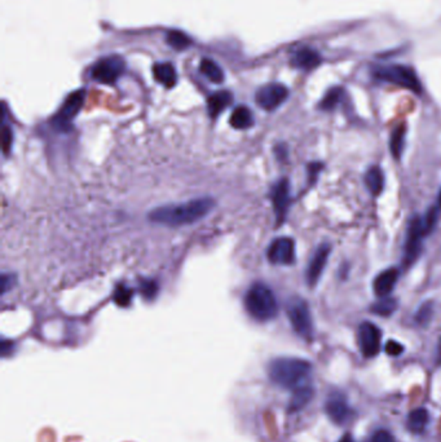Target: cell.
Instances as JSON below:
<instances>
[{"mask_svg":"<svg viewBox=\"0 0 441 442\" xmlns=\"http://www.w3.org/2000/svg\"><path fill=\"white\" fill-rule=\"evenodd\" d=\"M427 234L429 233L424 228L422 217H413L408 228V234H406V241L404 247V257H402L404 267H411L418 259L421 254L422 241Z\"/></svg>","mask_w":441,"mask_h":442,"instance_id":"6","label":"cell"},{"mask_svg":"<svg viewBox=\"0 0 441 442\" xmlns=\"http://www.w3.org/2000/svg\"><path fill=\"white\" fill-rule=\"evenodd\" d=\"M268 260L272 264L290 265L295 260V243L291 238L281 237L276 238L268 247Z\"/></svg>","mask_w":441,"mask_h":442,"instance_id":"10","label":"cell"},{"mask_svg":"<svg viewBox=\"0 0 441 442\" xmlns=\"http://www.w3.org/2000/svg\"><path fill=\"white\" fill-rule=\"evenodd\" d=\"M382 332L371 322H362L359 328V345L362 354L368 359L375 357L380 350Z\"/></svg>","mask_w":441,"mask_h":442,"instance_id":"11","label":"cell"},{"mask_svg":"<svg viewBox=\"0 0 441 442\" xmlns=\"http://www.w3.org/2000/svg\"><path fill=\"white\" fill-rule=\"evenodd\" d=\"M1 137H3V150H4V153H7L10 150V145H12V130L10 127L4 125Z\"/></svg>","mask_w":441,"mask_h":442,"instance_id":"32","label":"cell"},{"mask_svg":"<svg viewBox=\"0 0 441 442\" xmlns=\"http://www.w3.org/2000/svg\"><path fill=\"white\" fill-rule=\"evenodd\" d=\"M166 41L171 48H174L175 51L179 52L188 50L193 44L192 38L188 34L180 30L168 31L167 37H166Z\"/></svg>","mask_w":441,"mask_h":442,"instance_id":"23","label":"cell"},{"mask_svg":"<svg viewBox=\"0 0 441 442\" xmlns=\"http://www.w3.org/2000/svg\"><path fill=\"white\" fill-rule=\"evenodd\" d=\"M140 292L143 294V297L148 300H152V299L157 297V292H158V286H157V282L154 281H149V279H143L141 283H140Z\"/></svg>","mask_w":441,"mask_h":442,"instance_id":"30","label":"cell"},{"mask_svg":"<svg viewBox=\"0 0 441 442\" xmlns=\"http://www.w3.org/2000/svg\"><path fill=\"white\" fill-rule=\"evenodd\" d=\"M288 90L280 83H269L257 90L255 94L257 103L264 110L272 112L288 100Z\"/></svg>","mask_w":441,"mask_h":442,"instance_id":"9","label":"cell"},{"mask_svg":"<svg viewBox=\"0 0 441 442\" xmlns=\"http://www.w3.org/2000/svg\"><path fill=\"white\" fill-rule=\"evenodd\" d=\"M429 424V412L426 409H415L409 414L408 428L413 433H421Z\"/></svg>","mask_w":441,"mask_h":442,"instance_id":"24","label":"cell"},{"mask_svg":"<svg viewBox=\"0 0 441 442\" xmlns=\"http://www.w3.org/2000/svg\"><path fill=\"white\" fill-rule=\"evenodd\" d=\"M154 79L166 88H173L177 82V74L170 62H159L153 66Z\"/></svg>","mask_w":441,"mask_h":442,"instance_id":"18","label":"cell"},{"mask_svg":"<svg viewBox=\"0 0 441 442\" xmlns=\"http://www.w3.org/2000/svg\"><path fill=\"white\" fill-rule=\"evenodd\" d=\"M330 251H331V247L329 243H322L321 246L316 248L313 257H311V260H309L307 272H306L308 286L315 288L317 285L318 279L321 277L324 268L328 263Z\"/></svg>","mask_w":441,"mask_h":442,"instance_id":"12","label":"cell"},{"mask_svg":"<svg viewBox=\"0 0 441 442\" xmlns=\"http://www.w3.org/2000/svg\"><path fill=\"white\" fill-rule=\"evenodd\" d=\"M371 442H395V439L389 431L382 430V431L374 433Z\"/></svg>","mask_w":441,"mask_h":442,"instance_id":"33","label":"cell"},{"mask_svg":"<svg viewBox=\"0 0 441 442\" xmlns=\"http://www.w3.org/2000/svg\"><path fill=\"white\" fill-rule=\"evenodd\" d=\"M286 313L297 335L304 339H311L313 335V323L307 301L297 297L290 299L286 304Z\"/></svg>","mask_w":441,"mask_h":442,"instance_id":"5","label":"cell"},{"mask_svg":"<svg viewBox=\"0 0 441 442\" xmlns=\"http://www.w3.org/2000/svg\"><path fill=\"white\" fill-rule=\"evenodd\" d=\"M325 410H326L329 418L335 424L349 422V418L352 415V410L349 409V405L340 399L329 400L326 406H325Z\"/></svg>","mask_w":441,"mask_h":442,"instance_id":"16","label":"cell"},{"mask_svg":"<svg viewBox=\"0 0 441 442\" xmlns=\"http://www.w3.org/2000/svg\"><path fill=\"white\" fill-rule=\"evenodd\" d=\"M343 96H344V91L340 87H334V88L329 90L320 103V109L325 110V112L334 110L343 100Z\"/></svg>","mask_w":441,"mask_h":442,"instance_id":"25","label":"cell"},{"mask_svg":"<svg viewBox=\"0 0 441 442\" xmlns=\"http://www.w3.org/2000/svg\"><path fill=\"white\" fill-rule=\"evenodd\" d=\"M134 297V291L130 288H127L126 285H121L115 288L114 292V300L119 307H128L131 300Z\"/></svg>","mask_w":441,"mask_h":442,"instance_id":"28","label":"cell"},{"mask_svg":"<svg viewBox=\"0 0 441 442\" xmlns=\"http://www.w3.org/2000/svg\"><path fill=\"white\" fill-rule=\"evenodd\" d=\"M338 442H355V440L352 439V436H351V434H344V436H343Z\"/></svg>","mask_w":441,"mask_h":442,"instance_id":"35","label":"cell"},{"mask_svg":"<svg viewBox=\"0 0 441 442\" xmlns=\"http://www.w3.org/2000/svg\"><path fill=\"white\" fill-rule=\"evenodd\" d=\"M405 134L406 130L404 125H399L395 128V131L391 134L390 148L392 155L399 159L402 152H404V145H405Z\"/></svg>","mask_w":441,"mask_h":442,"instance_id":"26","label":"cell"},{"mask_svg":"<svg viewBox=\"0 0 441 442\" xmlns=\"http://www.w3.org/2000/svg\"><path fill=\"white\" fill-rule=\"evenodd\" d=\"M126 70V62L118 54L104 57L95 63L92 68L93 79L101 84H114Z\"/></svg>","mask_w":441,"mask_h":442,"instance_id":"8","label":"cell"},{"mask_svg":"<svg viewBox=\"0 0 441 442\" xmlns=\"http://www.w3.org/2000/svg\"><path fill=\"white\" fill-rule=\"evenodd\" d=\"M396 308H398L396 300L387 297V298H380V301L374 303L371 307V312L378 316L387 317V316H391L396 310Z\"/></svg>","mask_w":441,"mask_h":442,"instance_id":"27","label":"cell"},{"mask_svg":"<svg viewBox=\"0 0 441 442\" xmlns=\"http://www.w3.org/2000/svg\"><path fill=\"white\" fill-rule=\"evenodd\" d=\"M312 372V365L306 360L282 357L276 359L269 363L268 374L271 381L286 390H297L307 385L309 375Z\"/></svg>","mask_w":441,"mask_h":442,"instance_id":"2","label":"cell"},{"mask_svg":"<svg viewBox=\"0 0 441 442\" xmlns=\"http://www.w3.org/2000/svg\"><path fill=\"white\" fill-rule=\"evenodd\" d=\"M399 278V270L396 268H390L383 270L373 282V290L378 298H387L396 286Z\"/></svg>","mask_w":441,"mask_h":442,"instance_id":"15","label":"cell"},{"mask_svg":"<svg viewBox=\"0 0 441 442\" xmlns=\"http://www.w3.org/2000/svg\"><path fill=\"white\" fill-rule=\"evenodd\" d=\"M432 319V303H424L421 308L418 309L415 314V322L421 326H426Z\"/></svg>","mask_w":441,"mask_h":442,"instance_id":"29","label":"cell"},{"mask_svg":"<svg viewBox=\"0 0 441 442\" xmlns=\"http://www.w3.org/2000/svg\"><path fill=\"white\" fill-rule=\"evenodd\" d=\"M233 101V94L229 91H219L208 97L207 109L211 118H216L226 110Z\"/></svg>","mask_w":441,"mask_h":442,"instance_id":"17","label":"cell"},{"mask_svg":"<svg viewBox=\"0 0 441 442\" xmlns=\"http://www.w3.org/2000/svg\"><path fill=\"white\" fill-rule=\"evenodd\" d=\"M272 203L275 208V214L277 219V224H282L286 214H288V206H290V185L286 179L280 180L276 185L272 189Z\"/></svg>","mask_w":441,"mask_h":442,"instance_id":"13","label":"cell"},{"mask_svg":"<svg viewBox=\"0 0 441 442\" xmlns=\"http://www.w3.org/2000/svg\"><path fill=\"white\" fill-rule=\"evenodd\" d=\"M229 123L236 130H246L254 124L253 112L246 106H238L233 113L231 114Z\"/></svg>","mask_w":441,"mask_h":442,"instance_id":"19","label":"cell"},{"mask_svg":"<svg viewBox=\"0 0 441 442\" xmlns=\"http://www.w3.org/2000/svg\"><path fill=\"white\" fill-rule=\"evenodd\" d=\"M245 308L253 319L260 322L271 321L278 313L277 300L275 294L263 283H255L247 290Z\"/></svg>","mask_w":441,"mask_h":442,"instance_id":"3","label":"cell"},{"mask_svg":"<svg viewBox=\"0 0 441 442\" xmlns=\"http://www.w3.org/2000/svg\"><path fill=\"white\" fill-rule=\"evenodd\" d=\"M438 207L440 208L441 210V190H440V194H439V198H438Z\"/></svg>","mask_w":441,"mask_h":442,"instance_id":"36","label":"cell"},{"mask_svg":"<svg viewBox=\"0 0 441 442\" xmlns=\"http://www.w3.org/2000/svg\"><path fill=\"white\" fill-rule=\"evenodd\" d=\"M86 100V91L78 90L70 93L62 103L61 109L55 115L52 124L56 130L66 132L72 128V119L78 115Z\"/></svg>","mask_w":441,"mask_h":442,"instance_id":"7","label":"cell"},{"mask_svg":"<svg viewBox=\"0 0 441 442\" xmlns=\"http://www.w3.org/2000/svg\"><path fill=\"white\" fill-rule=\"evenodd\" d=\"M214 206L215 202L211 198H197L188 203L155 208L149 214V219L150 221L161 225H189L204 219L207 214H210Z\"/></svg>","mask_w":441,"mask_h":442,"instance_id":"1","label":"cell"},{"mask_svg":"<svg viewBox=\"0 0 441 442\" xmlns=\"http://www.w3.org/2000/svg\"><path fill=\"white\" fill-rule=\"evenodd\" d=\"M199 72H202L210 82L215 84L223 83L226 78L223 69L211 59H202V61L199 63Z\"/></svg>","mask_w":441,"mask_h":442,"instance_id":"21","label":"cell"},{"mask_svg":"<svg viewBox=\"0 0 441 442\" xmlns=\"http://www.w3.org/2000/svg\"><path fill=\"white\" fill-rule=\"evenodd\" d=\"M313 397V388L309 385H303L300 388H297L293 393V397L290 400V406L288 410L290 412H297L302 410L303 408H306L309 401Z\"/></svg>","mask_w":441,"mask_h":442,"instance_id":"20","label":"cell"},{"mask_svg":"<svg viewBox=\"0 0 441 442\" xmlns=\"http://www.w3.org/2000/svg\"><path fill=\"white\" fill-rule=\"evenodd\" d=\"M404 352V347L401 345L400 343L395 341V340H390L386 344V353L390 356H399Z\"/></svg>","mask_w":441,"mask_h":442,"instance_id":"31","label":"cell"},{"mask_svg":"<svg viewBox=\"0 0 441 442\" xmlns=\"http://www.w3.org/2000/svg\"><path fill=\"white\" fill-rule=\"evenodd\" d=\"M374 77L383 82L392 83L411 92L421 93L422 86L415 72L404 65H384L374 69Z\"/></svg>","mask_w":441,"mask_h":442,"instance_id":"4","label":"cell"},{"mask_svg":"<svg viewBox=\"0 0 441 442\" xmlns=\"http://www.w3.org/2000/svg\"><path fill=\"white\" fill-rule=\"evenodd\" d=\"M439 362H441V344H440V352H439Z\"/></svg>","mask_w":441,"mask_h":442,"instance_id":"37","label":"cell"},{"mask_svg":"<svg viewBox=\"0 0 441 442\" xmlns=\"http://www.w3.org/2000/svg\"><path fill=\"white\" fill-rule=\"evenodd\" d=\"M322 61L321 56L317 51L312 50V48H300L297 51L294 52V54L290 59V63L293 68L299 69V70H304V72H311L313 69H316L320 66V63Z\"/></svg>","mask_w":441,"mask_h":442,"instance_id":"14","label":"cell"},{"mask_svg":"<svg viewBox=\"0 0 441 442\" xmlns=\"http://www.w3.org/2000/svg\"><path fill=\"white\" fill-rule=\"evenodd\" d=\"M12 279H13V277L7 276V274H4L1 278V291H3V294H6L12 288V283H13Z\"/></svg>","mask_w":441,"mask_h":442,"instance_id":"34","label":"cell"},{"mask_svg":"<svg viewBox=\"0 0 441 442\" xmlns=\"http://www.w3.org/2000/svg\"><path fill=\"white\" fill-rule=\"evenodd\" d=\"M365 184L373 196H380L384 188V175L380 167H371L365 175Z\"/></svg>","mask_w":441,"mask_h":442,"instance_id":"22","label":"cell"}]
</instances>
